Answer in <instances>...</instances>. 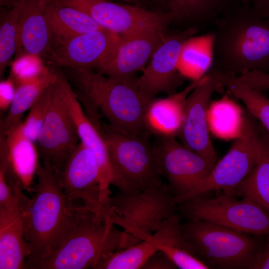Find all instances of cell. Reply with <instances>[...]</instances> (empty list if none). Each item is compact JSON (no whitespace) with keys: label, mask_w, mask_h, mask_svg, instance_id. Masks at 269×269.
I'll return each instance as SVG.
<instances>
[{"label":"cell","mask_w":269,"mask_h":269,"mask_svg":"<svg viewBox=\"0 0 269 269\" xmlns=\"http://www.w3.org/2000/svg\"><path fill=\"white\" fill-rule=\"evenodd\" d=\"M34 196L19 195L25 240L31 252L25 269H33L46 255L57 250L77 228L87 211L82 204H71L67 199L51 166L42 163L37 173Z\"/></svg>","instance_id":"obj_1"},{"label":"cell","mask_w":269,"mask_h":269,"mask_svg":"<svg viewBox=\"0 0 269 269\" xmlns=\"http://www.w3.org/2000/svg\"><path fill=\"white\" fill-rule=\"evenodd\" d=\"M213 25L214 61L211 69L237 76L246 71L269 72V17L245 5Z\"/></svg>","instance_id":"obj_2"},{"label":"cell","mask_w":269,"mask_h":269,"mask_svg":"<svg viewBox=\"0 0 269 269\" xmlns=\"http://www.w3.org/2000/svg\"><path fill=\"white\" fill-rule=\"evenodd\" d=\"M68 79L106 118L109 124L122 132L141 135L146 106L138 92V78L134 75L112 78L93 70L66 68Z\"/></svg>","instance_id":"obj_3"},{"label":"cell","mask_w":269,"mask_h":269,"mask_svg":"<svg viewBox=\"0 0 269 269\" xmlns=\"http://www.w3.org/2000/svg\"><path fill=\"white\" fill-rule=\"evenodd\" d=\"M115 225L107 216L87 211L61 247L43 256L33 269H94L112 253L141 241Z\"/></svg>","instance_id":"obj_4"},{"label":"cell","mask_w":269,"mask_h":269,"mask_svg":"<svg viewBox=\"0 0 269 269\" xmlns=\"http://www.w3.org/2000/svg\"><path fill=\"white\" fill-rule=\"evenodd\" d=\"M182 235L210 269H251L260 243L250 234L211 222L188 220Z\"/></svg>","instance_id":"obj_5"},{"label":"cell","mask_w":269,"mask_h":269,"mask_svg":"<svg viewBox=\"0 0 269 269\" xmlns=\"http://www.w3.org/2000/svg\"><path fill=\"white\" fill-rule=\"evenodd\" d=\"M102 130L115 170L133 194L162 184L159 157L148 132L130 134L106 123Z\"/></svg>","instance_id":"obj_6"},{"label":"cell","mask_w":269,"mask_h":269,"mask_svg":"<svg viewBox=\"0 0 269 269\" xmlns=\"http://www.w3.org/2000/svg\"><path fill=\"white\" fill-rule=\"evenodd\" d=\"M269 145V134L245 110L240 135L228 152L217 161L205 180L186 200L213 190L234 195L236 187L261 159Z\"/></svg>","instance_id":"obj_7"},{"label":"cell","mask_w":269,"mask_h":269,"mask_svg":"<svg viewBox=\"0 0 269 269\" xmlns=\"http://www.w3.org/2000/svg\"><path fill=\"white\" fill-rule=\"evenodd\" d=\"M182 217L211 222L257 236H269V214L248 198L225 193L208 198L202 194L177 205Z\"/></svg>","instance_id":"obj_8"},{"label":"cell","mask_w":269,"mask_h":269,"mask_svg":"<svg viewBox=\"0 0 269 269\" xmlns=\"http://www.w3.org/2000/svg\"><path fill=\"white\" fill-rule=\"evenodd\" d=\"M177 205L168 185L162 184L135 194L118 193L103 205L105 215L125 231L151 234L162 221L175 213Z\"/></svg>","instance_id":"obj_9"},{"label":"cell","mask_w":269,"mask_h":269,"mask_svg":"<svg viewBox=\"0 0 269 269\" xmlns=\"http://www.w3.org/2000/svg\"><path fill=\"white\" fill-rule=\"evenodd\" d=\"M71 7L89 15L102 28L118 35L146 29L165 32L175 16L170 10H147L138 5H128L106 0H49Z\"/></svg>","instance_id":"obj_10"},{"label":"cell","mask_w":269,"mask_h":269,"mask_svg":"<svg viewBox=\"0 0 269 269\" xmlns=\"http://www.w3.org/2000/svg\"><path fill=\"white\" fill-rule=\"evenodd\" d=\"M153 144L162 175L177 204L185 200L205 180L215 164L179 143L175 137L157 136Z\"/></svg>","instance_id":"obj_11"},{"label":"cell","mask_w":269,"mask_h":269,"mask_svg":"<svg viewBox=\"0 0 269 269\" xmlns=\"http://www.w3.org/2000/svg\"><path fill=\"white\" fill-rule=\"evenodd\" d=\"M80 141L56 74L49 111L36 143L40 158L58 173Z\"/></svg>","instance_id":"obj_12"},{"label":"cell","mask_w":269,"mask_h":269,"mask_svg":"<svg viewBox=\"0 0 269 269\" xmlns=\"http://www.w3.org/2000/svg\"><path fill=\"white\" fill-rule=\"evenodd\" d=\"M119 35L102 28L51 41L47 58L54 67L97 70L110 62Z\"/></svg>","instance_id":"obj_13"},{"label":"cell","mask_w":269,"mask_h":269,"mask_svg":"<svg viewBox=\"0 0 269 269\" xmlns=\"http://www.w3.org/2000/svg\"><path fill=\"white\" fill-rule=\"evenodd\" d=\"M199 29L191 26L168 36L155 51L141 76L138 78L140 98L146 105L160 93L170 95L183 84V77L178 71L182 47L185 41L195 35Z\"/></svg>","instance_id":"obj_14"},{"label":"cell","mask_w":269,"mask_h":269,"mask_svg":"<svg viewBox=\"0 0 269 269\" xmlns=\"http://www.w3.org/2000/svg\"><path fill=\"white\" fill-rule=\"evenodd\" d=\"M55 71L63 98L76 126L80 141L93 153L99 165L102 201L111 196L110 185L116 186L123 194L130 193L129 189L118 176L112 164L102 127L96 126L84 112L76 93L61 67H55Z\"/></svg>","instance_id":"obj_15"},{"label":"cell","mask_w":269,"mask_h":269,"mask_svg":"<svg viewBox=\"0 0 269 269\" xmlns=\"http://www.w3.org/2000/svg\"><path fill=\"white\" fill-rule=\"evenodd\" d=\"M220 87L216 73L210 69L187 98L177 136L184 146L215 164L218 157L210 136L208 110L211 97Z\"/></svg>","instance_id":"obj_16"},{"label":"cell","mask_w":269,"mask_h":269,"mask_svg":"<svg viewBox=\"0 0 269 269\" xmlns=\"http://www.w3.org/2000/svg\"><path fill=\"white\" fill-rule=\"evenodd\" d=\"M57 175L70 203L81 201L92 212L103 215L100 168L93 153L81 141Z\"/></svg>","instance_id":"obj_17"},{"label":"cell","mask_w":269,"mask_h":269,"mask_svg":"<svg viewBox=\"0 0 269 269\" xmlns=\"http://www.w3.org/2000/svg\"><path fill=\"white\" fill-rule=\"evenodd\" d=\"M22 122L6 129L0 127V169L13 192H33L40 158L36 144L23 133Z\"/></svg>","instance_id":"obj_18"},{"label":"cell","mask_w":269,"mask_h":269,"mask_svg":"<svg viewBox=\"0 0 269 269\" xmlns=\"http://www.w3.org/2000/svg\"><path fill=\"white\" fill-rule=\"evenodd\" d=\"M166 37L165 32L154 29L119 35L109 63L98 72L110 77L122 78L143 71Z\"/></svg>","instance_id":"obj_19"},{"label":"cell","mask_w":269,"mask_h":269,"mask_svg":"<svg viewBox=\"0 0 269 269\" xmlns=\"http://www.w3.org/2000/svg\"><path fill=\"white\" fill-rule=\"evenodd\" d=\"M48 0H19L15 57L29 55L46 60L51 37L45 17Z\"/></svg>","instance_id":"obj_20"},{"label":"cell","mask_w":269,"mask_h":269,"mask_svg":"<svg viewBox=\"0 0 269 269\" xmlns=\"http://www.w3.org/2000/svg\"><path fill=\"white\" fill-rule=\"evenodd\" d=\"M182 217L176 213L160 223L153 234L137 230L128 232L141 241L151 243L181 269H210L196 256L184 238L181 229Z\"/></svg>","instance_id":"obj_21"},{"label":"cell","mask_w":269,"mask_h":269,"mask_svg":"<svg viewBox=\"0 0 269 269\" xmlns=\"http://www.w3.org/2000/svg\"><path fill=\"white\" fill-rule=\"evenodd\" d=\"M202 78L193 81L179 92L165 98L151 100L145 110L146 131L157 136L177 137L181 128L187 98Z\"/></svg>","instance_id":"obj_22"},{"label":"cell","mask_w":269,"mask_h":269,"mask_svg":"<svg viewBox=\"0 0 269 269\" xmlns=\"http://www.w3.org/2000/svg\"><path fill=\"white\" fill-rule=\"evenodd\" d=\"M31 252L18 202L10 208L0 207V269H25Z\"/></svg>","instance_id":"obj_23"},{"label":"cell","mask_w":269,"mask_h":269,"mask_svg":"<svg viewBox=\"0 0 269 269\" xmlns=\"http://www.w3.org/2000/svg\"><path fill=\"white\" fill-rule=\"evenodd\" d=\"M45 17L51 41L103 28L86 13L49 0Z\"/></svg>","instance_id":"obj_24"},{"label":"cell","mask_w":269,"mask_h":269,"mask_svg":"<svg viewBox=\"0 0 269 269\" xmlns=\"http://www.w3.org/2000/svg\"><path fill=\"white\" fill-rule=\"evenodd\" d=\"M214 39L212 31L185 41L178 63V71L183 78L198 80L210 71L214 61Z\"/></svg>","instance_id":"obj_25"},{"label":"cell","mask_w":269,"mask_h":269,"mask_svg":"<svg viewBox=\"0 0 269 269\" xmlns=\"http://www.w3.org/2000/svg\"><path fill=\"white\" fill-rule=\"evenodd\" d=\"M245 5L244 0H174L168 6L175 20H191L207 26Z\"/></svg>","instance_id":"obj_26"},{"label":"cell","mask_w":269,"mask_h":269,"mask_svg":"<svg viewBox=\"0 0 269 269\" xmlns=\"http://www.w3.org/2000/svg\"><path fill=\"white\" fill-rule=\"evenodd\" d=\"M56 79L54 67L42 66L35 77L16 84L13 102L0 120V127L6 129L21 120L23 114L29 110L43 91L52 84Z\"/></svg>","instance_id":"obj_27"},{"label":"cell","mask_w":269,"mask_h":269,"mask_svg":"<svg viewBox=\"0 0 269 269\" xmlns=\"http://www.w3.org/2000/svg\"><path fill=\"white\" fill-rule=\"evenodd\" d=\"M244 111L227 96L210 103L208 110L209 130L226 140L237 138L241 134Z\"/></svg>","instance_id":"obj_28"},{"label":"cell","mask_w":269,"mask_h":269,"mask_svg":"<svg viewBox=\"0 0 269 269\" xmlns=\"http://www.w3.org/2000/svg\"><path fill=\"white\" fill-rule=\"evenodd\" d=\"M222 87L243 102L247 110L269 134V98L241 80L238 76L218 72Z\"/></svg>","instance_id":"obj_29"},{"label":"cell","mask_w":269,"mask_h":269,"mask_svg":"<svg viewBox=\"0 0 269 269\" xmlns=\"http://www.w3.org/2000/svg\"><path fill=\"white\" fill-rule=\"evenodd\" d=\"M254 201L269 214V145L259 161L234 191Z\"/></svg>","instance_id":"obj_30"},{"label":"cell","mask_w":269,"mask_h":269,"mask_svg":"<svg viewBox=\"0 0 269 269\" xmlns=\"http://www.w3.org/2000/svg\"><path fill=\"white\" fill-rule=\"evenodd\" d=\"M157 251L151 243L142 240L112 253L99 262L94 269H141L147 260Z\"/></svg>","instance_id":"obj_31"},{"label":"cell","mask_w":269,"mask_h":269,"mask_svg":"<svg viewBox=\"0 0 269 269\" xmlns=\"http://www.w3.org/2000/svg\"><path fill=\"white\" fill-rule=\"evenodd\" d=\"M0 78L16 52L18 10L15 4L10 8L0 7Z\"/></svg>","instance_id":"obj_32"},{"label":"cell","mask_w":269,"mask_h":269,"mask_svg":"<svg viewBox=\"0 0 269 269\" xmlns=\"http://www.w3.org/2000/svg\"><path fill=\"white\" fill-rule=\"evenodd\" d=\"M54 82L43 91L22 122L23 133L35 144L49 111Z\"/></svg>","instance_id":"obj_33"},{"label":"cell","mask_w":269,"mask_h":269,"mask_svg":"<svg viewBox=\"0 0 269 269\" xmlns=\"http://www.w3.org/2000/svg\"><path fill=\"white\" fill-rule=\"evenodd\" d=\"M238 77L255 89L262 92L269 90V72L246 71L240 74Z\"/></svg>","instance_id":"obj_34"},{"label":"cell","mask_w":269,"mask_h":269,"mask_svg":"<svg viewBox=\"0 0 269 269\" xmlns=\"http://www.w3.org/2000/svg\"><path fill=\"white\" fill-rule=\"evenodd\" d=\"M16 86L10 78L1 81L0 85V113L7 112L10 107L15 96Z\"/></svg>","instance_id":"obj_35"},{"label":"cell","mask_w":269,"mask_h":269,"mask_svg":"<svg viewBox=\"0 0 269 269\" xmlns=\"http://www.w3.org/2000/svg\"><path fill=\"white\" fill-rule=\"evenodd\" d=\"M176 266L164 254L157 251L142 266V269H176Z\"/></svg>","instance_id":"obj_36"},{"label":"cell","mask_w":269,"mask_h":269,"mask_svg":"<svg viewBox=\"0 0 269 269\" xmlns=\"http://www.w3.org/2000/svg\"><path fill=\"white\" fill-rule=\"evenodd\" d=\"M267 243L257 253L251 269H269V236Z\"/></svg>","instance_id":"obj_37"},{"label":"cell","mask_w":269,"mask_h":269,"mask_svg":"<svg viewBox=\"0 0 269 269\" xmlns=\"http://www.w3.org/2000/svg\"><path fill=\"white\" fill-rule=\"evenodd\" d=\"M245 5L250 6L255 10L260 11L269 9V0H244Z\"/></svg>","instance_id":"obj_38"},{"label":"cell","mask_w":269,"mask_h":269,"mask_svg":"<svg viewBox=\"0 0 269 269\" xmlns=\"http://www.w3.org/2000/svg\"><path fill=\"white\" fill-rule=\"evenodd\" d=\"M18 0H0V6L10 8Z\"/></svg>","instance_id":"obj_39"},{"label":"cell","mask_w":269,"mask_h":269,"mask_svg":"<svg viewBox=\"0 0 269 269\" xmlns=\"http://www.w3.org/2000/svg\"><path fill=\"white\" fill-rule=\"evenodd\" d=\"M119 0V1H123L130 3H133L134 4H136L137 5H139L140 3V0Z\"/></svg>","instance_id":"obj_40"},{"label":"cell","mask_w":269,"mask_h":269,"mask_svg":"<svg viewBox=\"0 0 269 269\" xmlns=\"http://www.w3.org/2000/svg\"><path fill=\"white\" fill-rule=\"evenodd\" d=\"M257 11L259 14L263 16L269 17V9L264 10L263 11Z\"/></svg>","instance_id":"obj_41"},{"label":"cell","mask_w":269,"mask_h":269,"mask_svg":"<svg viewBox=\"0 0 269 269\" xmlns=\"http://www.w3.org/2000/svg\"><path fill=\"white\" fill-rule=\"evenodd\" d=\"M163 0L165 1L168 3V5H169L174 0Z\"/></svg>","instance_id":"obj_42"}]
</instances>
